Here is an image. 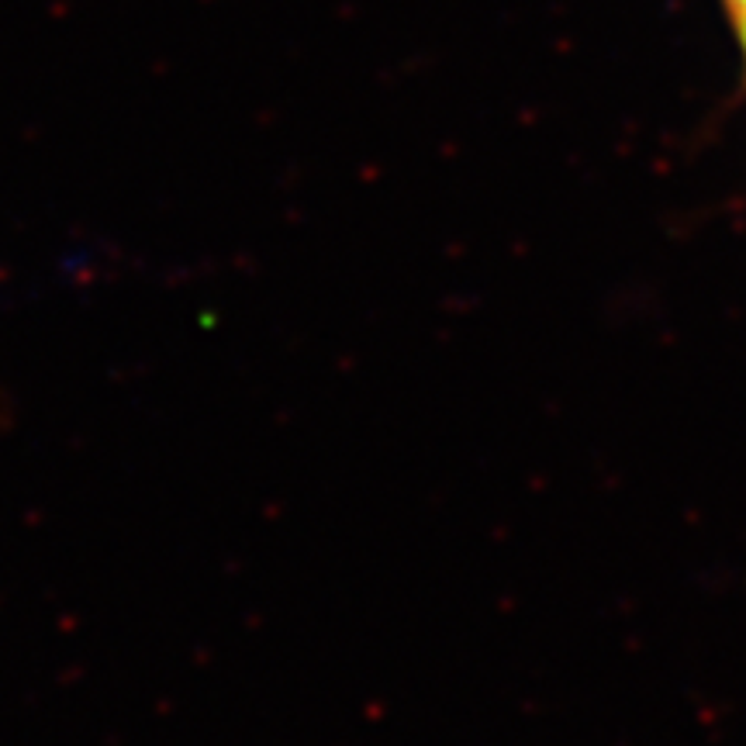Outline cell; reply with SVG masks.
<instances>
[{
	"mask_svg": "<svg viewBox=\"0 0 746 746\" xmlns=\"http://www.w3.org/2000/svg\"><path fill=\"white\" fill-rule=\"evenodd\" d=\"M729 11L736 18V29H739V24H746V0H729Z\"/></svg>",
	"mask_w": 746,
	"mask_h": 746,
	"instance_id": "6da1fadb",
	"label": "cell"
}]
</instances>
